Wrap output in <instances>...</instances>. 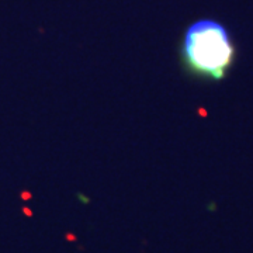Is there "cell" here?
<instances>
[{
  "instance_id": "cell-1",
  "label": "cell",
  "mask_w": 253,
  "mask_h": 253,
  "mask_svg": "<svg viewBox=\"0 0 253 253\" xmlns=\"http://www.w3.org/2000/svg\"><path fill=\"white\" fill-rule=\"evenodd\" d=\"M183 56L190 71L219 81L232 65L234 45L219 23L201 20L187 30Z\"/></svg>"
}]
</instances>
